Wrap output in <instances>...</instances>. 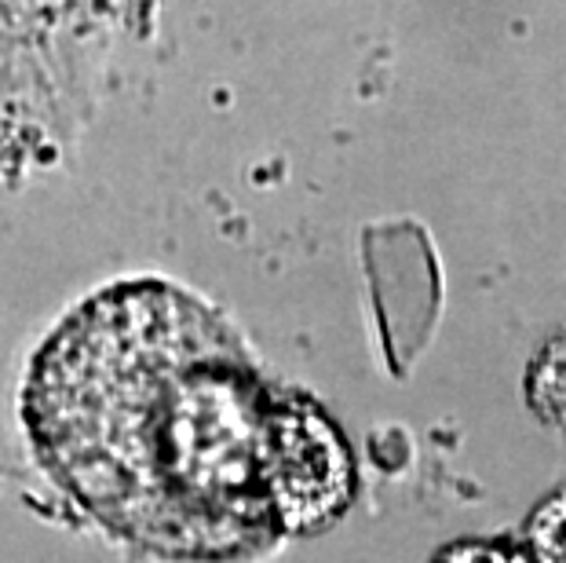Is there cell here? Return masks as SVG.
Instances as JSON below:
<instances>
[{
    "label": "cell",
    "instance_id": "1",
    "mask_svg": "<svg viewBox=\"0 0 566 563\" xmlns=\"http://www.w3.org/2000/svg\"><path fill=\"white\" fill-rule=\"evenodd\" d=\"M285 392L231 319L139 279L59 322L22 425L48 483L132 560L260 563L285 545L271 498Z\"/></svg>",
    "mask_w": 566,
    "mask_h": 563
},
{
    "label": "cell",
    "instance_id": "2",
    "mask_svg": "<svg viewBox=\"0 0 566 563\" xmlns=\"http://www.w3.org/2000/svg\"><path fill=\"white\" fill-rule=\"evenodd\" d=\"M358 490L352 439L322 403L289 388L271 447V498L285 542L336 526L355 509Z\"/></svg>",
    "mask_w": 566,
    "mask_h": 563
},
{
    "label": "cell",
    "instance_id": "3",
    "mask_svg": "<svg viewBox=\"0 0 566 563\" xmlns=\"http://www.w3.org/2000/svg\"><path fill=\"white\" fill-rule=\"evenodd\" d=\"M523 531L534 563H566V483L537 501Z\"/></svg>",
    "mask_w": 566,
    "mask_h": 563
},
{
    "label": "cell",
    "instance_id": "4",
    "mask_svg": "<svg viewBox=\"0 0 566 563\" xmlns=\"http://www.w3.org/2000/svg\"><path fill=\"white\" fill-rule=\"evenodd\" d=\"M431 563H534L530 549L504 534H468L442 545Z\"/></svg>",
    "mask_w": 566,
    "mask_h": 563
},
{
    "label": "cell",
    "instance_id": "5",
    "mask_svg": "<svg viewBox=\"0 0 566 563\" xmlns=\"http://www.w3.org/2000/svg\"><path fill=\"white\" fill-rule=\"evenodd\" d=\"M534 406L541 410V417L548 421H559L566 428V363L556 355H545L541 358V374H534Z\"/></svg>",
    "mask_w": 566,
    "mask_h": 563
}]
</instances>
